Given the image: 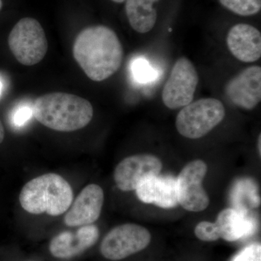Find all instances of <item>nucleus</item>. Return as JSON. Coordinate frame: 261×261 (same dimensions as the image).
Returning <instances> with one entry per match:
<instances>
[{"instance_id":"26","label":"nucleus","mask_w":261,"mask_h":261,"mask_svg":"<svg viewBox=\"0 0 261 261\" xmlns=\"http://www.w3.org/2000/svg\"><path fill=\"white\" fill-rule=\"evenodd\" d=\"M112 1L115 2V3H123V2L126 1V0H112Z\"/></svg>"},{"instance_id":"9","label":"nucleus","mask_w":261,"mask_h":261,"mask_svg":"<svg viewBox=\"0 0 261 261\" xmlns=\"http://www.w3.org/2000/svg\"><path fill=\"white\" fill-rule=\"evenodd\" d=\"M162 167L161 160L153 154H135L117 165L113 177L121 191H134L147 178L159 175Z\"/></svg>"},{"instance_id":"3","label":"nucleus","mask_w":261,"mask_h":261,"mask_svg":"<svg viewBox=\"0 0 261 261\" xmlns=\"http://www.w3.org/2000/svg\"><path fill=\"white\" fill-rule=\"evenodd\" d=\"M73 200L72 187L57 173H46L27 182L19 195L23 210L29 214L58 216L70 208Z\"/></svg>"},{"instance_id":"15","label":"nucleus","mask_w":261,"mask_h":261,"mask_svg":"<svg viewBox=\"0 0 261 261\" xmlns=\"http://www.w3.org/2000/svg\"><path fill=\"white\" fill-rule=\"evenodd\" d=\"M220 238L228 242H234L252 233L254 229L252 219L247 213L235 209L226 208L218 215L216 222Z\"/></svg>"},{"instance_id":"5","label":"nucleus","mask_w":261,"mask_h":261,"mask_svg":"<svg viewBox=\"0 0 261 261\" xmlns=\"http://www.w3.org/2000/svg\"><path fill=\"white\" fill-rule=\"evenodd\" d=\"M8 45L17 61L27 66L42 61L48 49L44 29L32 18H22L15 24L8 37Z\"/></svg>"},{"instance_id":"11","label":"nucleus","mask_w":261,"mask_h":261,"mask_svg":"<svg viewBox=\"0 0 261 261\" xmlns=\"http://www.w3.org/2000/svg\"><path fill=\"white\" fill-rule=\"evenodd\" d=\"M104 202V192L99 185L84 187L65 216V224L68 226H83L95 222L99 216Z\"/></svg>"},{"instance_id":"7","label":"nucleus","mask_w":261,"mask_h":261,"mask_svg":"<svg viewBox=\"0 0 261 261\" xmlns=\"http://www.w3.org/2000/svg\"><path fill=\"white\" fill-rule=\"evenodd\" d=\"M150 241L151 234L147 228L135 224H122L105 237L100 251L108 260H120L142 251Z\"/></svg>"},{"instance_id":"25","label":"nucleus","mask_w":261,"mask_h":261,"mask_svg":"<svg viewBox=\"0 0 261 261\" xmlns=\"http://www.w3.org/2000/svg\"><path fill=\"white\" fill-rule=\"evenodd\" d=\"M3 84L1 80H0V96H1L2 92H3Z\"/></svg>"},{"instance_id":"8","label":"nucleus","mask_w":261,"mask_h":261,"mask_svg":"<svg viewBox=\"0 0 261 261\" xmlns=\"http://www.w3.org/2000/svg\"><path fill=\"white\" fill-rule=\"evenodd\" d=\"M207 172V164L202 160H195L187 164L176 178L178 204L191 212L205 210L210 199L202 187Z\"/></svg>"},{"instance_id":"16","label":"nucleus","mask_w":261,"mask_h":261,"mask_svg":"<svg viewBox=\"0 0 261 261\" xmlns=\"http://www.w3.org/2000/svg\"><path fill=\"white\" fill-rule=\"evenodd\" d=\"M160 0H126V13L130 27L136 32L145 34L154 28L157 21L154 3Z\"/></svg>"},{"instance_id":"14","label":"nucleus","mask_w":261,"mask_h":261,"mask_svg":"<svg viewBox=\"0 0 261 261\" xmlns=\"http://www.w3.org/2000/svg\"><path fill=\"white\" fill-rule=\"evenodd\" d=\"M135 191L145 203L162 208H172L178 205L176 178L173 176H152L142 182Z\"/></svg>"},{"instance_id":"20","label":"nucleus","mask_w":261,"mask_h":261,"mask_svg":"<svg viewBox=\"0 0 261 261\" xmlns=\"http://www.w3.org/2000/svg\"><path fill=\"white\" fill-rule=\"evenodd\" d=\"M33 116V106L29 104L20 105L12 113V124L15 128H22L32 119Z\"/></svg>"},{"instance_id":"17","label":"nucleus","mask_w":261,"mask_h":261,"mask_svg":"<svg viewBox=\"0 0 261 261\" xmlns=\"http://www.w3.org/2000/svg\"><path fill=\"white\" fill-rule=\"evenodd\" d=\"M233 199L235 210L247 213L249 208L260 205V200L257 195V188L250 179H242L233 187Z\"/></svg>"},{"instance_id":"19","label":"nucleus","mask_w":261,"mask_h":261,"mask_svg":"<svg viewBox=\"0 0 261 261\" xmlns=\"http://www.w3.org/2000/svg\"><path fill=\"white\" fill-rule=\"evenodd\" d=\"M196 237L204 242H214L219 240L217 226L210 221H201L195 228Z\"/></svg>"},{"instance_id":"4","label":"nucleus","mask_w":261,"mask_h":261,"mask_svg":"<svg viewBox=\"0 0 261 261\" xmlns=\"http://www.w3.org/2000/svg\"><path fill=\"white\" fill-rule=\"evenodd\" d=\"M224 104L216 98H203L185 106L176 118L178 133L196 140L207 135L224 119Z\"/></svg>"},{"instance_id":"22","label":"nucleus","mask_w":261,"mask_h":261,"mask_svg":"<svg viewBox=\"0 0 261 261\" xmlns=\"http://www.w3.org/2000/svg\"><path fill=\"white\" fill-rule=\"evenodd\" d=\"M231 261H261V245L252 244L238 252Z\"/></svg>"},{"instance_id":"24","label":"nucleus","mask_w":261,"mask_h":261,"mask_svg":"<svg viewBox=\"0 0 261 261\" xmlns=\"http://www.w3.org/2000/svg\"><path fill=\"white\" fill-rule=\"evenodd\" d=\"M261 135H259L258 137V140H257V149H258L259 151V154H260V152H261V149H260V145H261Z\"/></svg>"},{"instance_id":"2","label":"nucleus","mask_w":261,"mask_h":261,"mask_svg":"<svg viewBox=\"0 0 261 261\" xmlns=\"http://www.w3.org/2000/svg\"><path fill=\"white\" fill-rule=\"evenodd\" d=\"M33 112L36 119L44 126L62 132L82 129L94 116L93 107L88 100L63 92L38 97L33 105Z\"/></svg>"},{"instance_id":"1","label":"nucleus","mask_w":261,"mask_h":261,"mask_svg":"<svg viewBox=\"0 0 261 261\" xmlns=\"http://www.w3.org/2000/svg\"><path fill=\"white\" fill-rule=\"evenodd\" d=\"M73 55L91 80L102 82L119 69L123 48L114 31L106 25H95L79 34L73 44Z\"/></svg>"},{"instance_id":"13","label":"nucleus","mask_w":261,"mask_h":261,"mask_svg":"<svg viewBox=\"0 0 261 261\" xmlns=\"http://www.w3.org/2000/svg\"><path fill=\"white\" fill-rule=\"evenodd\" d=\"M226 43L230 53L244 63H253L261 57L260 31L249 24L239 23L228 31Z\"/></svg>"},{"instance_id":"12","label":"nucleus","mask_w":261,"mask_h":261,"mask_svg":"<svg viewBox=\"0 0 261 261\" xmlns=\"http://www.w3.org/2000/svg\"><path fill=\"white\" fill-rule=\"evenodd\" d=\"M99 236V229L92 224L82 226L75 233L63 231L51 240L49 251L58 258H71L93 246Z\"/></svg>"},{"instance_id":"6","label":"nucleus","mask_w":261,"mask_h":261,"mask_svg":"<svg viewBox=\"0 0 261 261\" xmlns=\"http://www.w3.org/2000/svg\"><path fill=\"white\" fill-rule=\"evenodd\" d=\"M198 83V73L193 63L186 57L178 58L163 87L165 106L175 110L192 102Z\"/></svg>"},{"instance_id":"10","label":"nucleus","mask_w":261,"mask_h":261,"mask_svg":"<svg viewBox=\"0 0 261 261\" xmlns=\"http://www.w3.org/2000/svg\"><path fill=\"white\" fill-rule=\"evenodd\" d=\"M228 99L235 106L251 111L261 100V68L257 65L245 68L228 81L224 88Z\"/></svg>"},{"instance_id":"21","label":"nucleus","mask_w":261,"mask_h":261,"mask_svg":"<svg viewBox=\"0 0 261 261\" xmlns=\"http://www.w3.org/2000/svg\"><path fill=\"white\" fill-rule=\"evenodd\" d=\"M132 71L136 80L140 82H147L153 78L152 68L144 59L136 60L132 65Z\"/></svg>"},{"instance_id":"27","label":"nucleus","mask_w":261,"mask_h":261,"mask_svg":"<svg viewBox=\"0 0 261 261\" xmlns=\"http://www.w3.org/2000/svg\"><path fill=\"white\" fill-rule=\"evenodd\" d=\"M2 8H3V1L0 0V10H1Z\"/></svg>"},{"instance_id":"18","label":"nucleus","mask_w":261,"mask_h":261,"mask_svg":"<svg viewBox=\"0 0 261 261\" xmlns=\"http://www.w3.org/2000/svg\"><path fill=\"white\" fill-rule=\"evenodd\" d=\"M225 8L236 14L249 16L261 9V0H219Z\"/></svg>"},{"instance_id":"23","label":"nucleus","mask_w":261,"mask_h":261,"mask_svg":"<svg viewBox=\"0 0 261 261\" xmlns=\"http://www.w3.org/2000/svg\"><path fill=\"white\" fill-rule=\"evenodd\" d=\"M5 139V129L3 127V123L0 121V144L3 143V140Z\"/></svg>"}]
</instances>
